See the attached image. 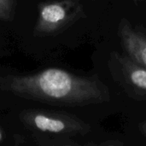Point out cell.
I'll list each match as a JSON object with an SVG mask.
<instances>
[{
    "label": "cell",
    "mask_w": 146,
    "mask_h": 146,
    "mask_svg": "<svg viewBox=\"0 0 146 146\" xmlns=\"http://www.w3.org/2000/svg\"><path fill=\"white\" fill-rule=\"evenodd\" d=\"M138 127H139V130L140 133H141L144 137H145L146 138V121L140 122V123L139 124Z\"/></svg>",
    "instance_id": "cell-8"
},
{
    "label": "cell",
    "mask_w": 146,
    "mask_h": 146,
    "mask_svg": "<svg viewBox=\"0 0 146 146\" xmlns=\"http://www.w3.org/2000/svg\"><path fill=\"white\" fill-rule=\"evenodd\" d=\"M0 89L24 99L56 106H87L110 100L109 87L97 74L80 76L56 68L28 75L0 76Z\"/></svg>",
    "instance_id": "cell-1"
},
{
    "label": "cell",
    "mask_w": 146,
    "mask_h": 146,
    "mask_svg": "<svg viewBox=\"0 0 146 146\" xmlns=\"http://www.w3.org/2000/svg\"><path fill=\"white\" fill-rule=\"evenodd\" d=\"M85 17L84 7L79 0L41 2L33 33L37 36L56 35Z\"/></svg>",
    "instance_id": "cell-3"
},
{
    "label": "cell",
    "mask_w": 146,
    "mask_h": 146,
    "mask_svg": "<svg viewBox=\"0 0 146 146\" xmlns=\"http://www.w3.org/2000/svg\"><path fill=\"white\" fill-rule=\"evenodd\" d=\"M117 34L126 54L146 68V33L134 27L127 18L118 23Z\"/></svg>",
    "instance_id": "cell-5"
},
{
    "label": "cell",
    "mask_w": 146,
    "mask_h": 146,
    "mask_svg": "<svg viewBox=\"0 0 146 146\" xmlns=\"http://www.w3.org/2000/svg\"><path fill=\"white\" fill-rule=\"evenodd\" d=\"M108 68L112 79L126 94L138 101L146 100V68L127 54L116 50L110 53Z\"/></svg>",
    "instance_id": "cell-4"
},
{
    "label": "cell",
    "mask_w": 146,
    "mask_h": 146,
    "mask_svg": "<svg viewBox=\"0 0 146 146\" xmlns=\"http://www.w3.org/2000/svg\"><path fill=\"white\" fill-rule=\"evenodd\" d=\"M3 141V132L0 128V143H2Z\"/></svg>",
    "instance_id": "cell-9"
},
{
    "label": "cell",
    "mask_w": 146,
    "mask_h": 146,
    "mask_svg": "<svg viewBox=\"0 0 146 146\" xmlns=\"http://www.w3.org/2000/svg\"><path fill=\"white\" fill-rule=\"evenodd\" d=\"M16 0H0V21H11L15 15Z\"/></svg>",
    "instance_id": "cell-6"
},
{
    "label": "cell",
    "mask_w": 146,
    "mask_h": 146,
    "mask_svg": "<svg viewBox=\"0 0 146 146\" xmlns=\"http://www.w3.org/2000/svg\"><path fill=\"white\" fill-rule=\"evenodd\" d=\"M20 120L37 136L71 139L84 136L91 126L74 115L45 110H27L20 114Z\"/></svg>",
    "instance_id": "cell-2"
},
{
    "label": "cell",
    "mask_w": 146,
    "mask_h": 146,
    "mask_svg": "<svg viewBox=\"0 0 146 146\" xmlns=\"http://www.w3.org/2000/svg\"><path fill=\"white\" fill-rule=\"evenodd\" d=\"M87 145H100V146H122L125 144L119 139H108L100 143H89Z\"/></svg>",
    "instance_id": "cell-7"
}]
</instances>
